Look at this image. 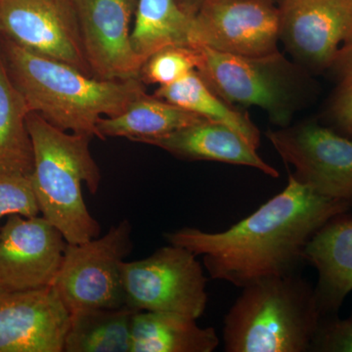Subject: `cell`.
I'll return each instance as SVG.
<instances>
[{
  "label": "cell",
  "mask_w": 352,
  "mask_h": 352,
  "mask_svg": "<svg viewBox=\"0 0 352 352\" xmlns=\"http://www.w3.org/2000/svg\"><path fill=\"white\" fill-rule=\"evenodd\" d=\"M351 206L315 193L289 175L283 191L221 232L198 228L164 234L168 244L196 256L214 280L245 288L263 278L296 273L307 243L319 229Z\"/></svg>",
  "instance_id": "obj_1"
},
{
  "label": "cell",
  "mask_w": 352,
  "mask_h": 352,
  "mask_svg": "<svg viewBox=\"0 0 352 352\" xmlns=\"http://www.w3.org/2000/svg\"><path fill=\"white\" fill-rule=\"evenodd\" d=\"M7 72L32 112L64 131L98 138L102 116L116 117L146 94L140 78L101 80L41 56L0 34Z\"/></svg>",
  "instance_id": "obj_2"
},
{
  "label": "cell",
  "mask_w": 352,
  "mask_h": 352,
  "mask_svg": "<svg viewBox=\"0 0 352 352\" xmlns=\"http://www.w3.org/2000/svg\"><path fill=\"white\" fill-rule=\"evenodd\" d=\"M27 124L34 155L30 180L41 214L69 244L98 238L100 224L88 212L82 193L83 182L91 194L100 186V168L89 150L94 138L61 131L36 112L28 115Z\"/></svg>",
  "instance_id": "obj_3"
},
{
  "label": "cell",
  "mask_w": 352,
  "mask_h": 352,
  "mask_svg": "<svg viewBox=\"0 0 352 352\" xmlns=\"http://www.w3.org/2000/svg\"><path fill=\"white\" fill-rule=\"evenodd\" d=\"M323 315L315 289L298 273L243 288L224 319L227 352H307Z\"/></svg>",
  "instance_id": "obj_4"
},
{
  "label": "cell",
  "mask_w": 352,
  "mask_h": 352,
  "mask_svg": "<svg viewBox=\"0 0 352 352\" xmlns=\"http://www.w3.org/2000/svg\"><path fill=\"white\" fill-rule=\"evenodd\" d=\"M126 305L200 318L208 303L207 279L196 254L182 245L160 248L144 259L122 264Z\"/></svg>",
  "instance_id": "obj_5"
},
{
  "label": "cell",
  "mask_w": 352,
  "mask_h": 352,
  "mask_svg": "<svg viewBox=\"0 0 352 352\" xmlns=\"http://www.w3.org/2000/svg\"><path fill=\"white\" fill-rule=\"evenodd\" d=\"M127 219L102 237L67 244L61 267L52 287L72 312L126 305L122 264L133 249Z\"/></svg>",
  "instance_id": "obj_6"
},
{
  "label": "cell",
  "mask_w": 352,
  "mask_h": 352,
  "mask_svg": "<svg viewBox=\"0 0 352 352\" xmlns=\"http://www.w3.org/2000/svg\"><path fill=\"white\" fill-rule=\"evenodd\" d=\"M196 71L208 87L227 103L256 106L285 126L291 118L293 78L279 52L248 57L197 46Z\"/></svg>",
  "instance_id": "obj_7"
},
{
  "label": "cell",
  "mask_w": 352,
  "mask_h": 352,
  "mask_svg": "<svg viewBox=\"0 0 352 352\" xmlns=\"http://www.w3.org/2000/svg\"><path fill=\"white\" fill-rule=\"evenodd\" d=\"M293 176L315 193L349 203L352 208V139L317 122L266 133Z\"/></svg>",
  "instance_id": "obj_8"
},
{
  "label": "cell",
  "mask_w": 352,
  "mask_h": 352,
  "mask_svg": "<svg viewBox=\"0 0 352 352\" xmlns=\"http://www.w3.org/2000/svg\"><path fill=\"white\" fill-rule=\"evenodd\" d=\"M0 34L25 50L94 76L76 0H0Z\"/></svg>",
  "instance_id": "obj_9"
},
{
  "label": "cell",
  "mask_w": 352,
  "mask_h": 352,
  "mask_svg": "<svg viewBox=\"0 0 352 352\" xmlns=\"http://www.w3.org/2000/svg\"><path fill=\"white\" fill-rule=\"evenodd\" d=\"M275 0H206L195 13L198 46L248 57L278 53Z\"/></svg>",
  "instance_id": "obj_10"
},
{
  "label": "cell",
  "mask_w": 352,
  "mask_h": 352,
  "mask_svg": "<svg viewBox=\"0 0 352 352\" xmlns=\"http://www.w3.org/2000/svg\"><path fill=\"white\" fill-rule=\"evenodd\" d=\"M63 234L43 215L11 214L0 227V288L51 287L63 261Z\"/></svg>",
  "instance_id": "obj_11"
},
{
  "label": "cell",
  "mask_w": 352,
  "mask_h": 352,
  "mask_svg": "<svg viewBox=\"0 0 352 352\" xmlns=\"http://www.w3.org/2000/svg\"><path fill=\"white\" fill-rule=\"evenodd\" d=\"M280 38L308 69H330L352 44V0H277Z\"/></svg>",
  "instance_id": "obj_12"
},
{
  "label": "cell",
  "mask_w": 352,
  "mask_h": 352,
  "mask_svg": "<svg viewBox=\"0 0 352 352\" xmlns=\"http://www.w3.org/2000/svg\"><path fill=\"white\" fill-rule=\"evenodd\" d=\"M85 56L101 80L140 78L144 62L134 52L131 23L138 0H76Z\"/></svg>",
  "instance_id": "obj_13"
},
{
  "label": "cell",
  "mask_w": 352,
  "mask_h": 352,
  "mask_svg": "<svg viewBox=\"0 0 352 352\" xmlns=\"http://www.w3.org/2000/svg\"><path fill=\"white\" fill-rule=\"evenodd\" d=\"M69 317L52 286L0 288V352H64Z\"/></svg>",
  "instance_id": "obj_14"
},
{
  "label": "cell",
  "mask_w": 352,
  "mask_h": 352,
  "mask_svg": "<svg viewBox=\"0 0 352 352\" xmlns=\"http://www.w3.org/2000/svg\"><path fill=\"white\" fill-rule=\"evenodd\" d=\"M303 258L318 271L315 289L323 316L337 314L352 291V217L336 215L307 243Z\"/></svg>",
  "instance_id": "obj_15"
},
{
  "label": "cell",
  "mask_w": 352,
  "mask_h": 352,
  "mask_svg": "<svg viewBox=\"0 0 352 352\" xmlns=\"http://www.w3.org/2000/svg\"><path fill=\"white\" fill-rule=\"evenodd\" d=\"M145 144L156 146L189 161H210L252 166L276 178V168L264 162L245 139L220 122L203 120Z\"/></svg>",
  "instance_id": "obj_16"
},
{
  "label": "cell",
  "mask_w": 352,
  "mask_h": 352,
  "mask_svg": "<svg viewBox=\"0 0 352 352\" xmlns=\"http://www.w3.org/2000/svg\"><path fill=\"white\" fill-rule=\"evenodd\" d=\"M131 43L143 62L157 51L173 46L195 48V14L185 10L177 0H138Z\"/></svg>",
  "instance_id": "obj_17"
},
{
  "label": "cell",
  "mask_w": 352,
  "mask_h": 352,
  "mask_svg": "<svg viewBox=\"0 0 352 352\" xmlns=\"http://www.w3.org/2000/svg\"><path fill=\"white\" fill-rule=\"evenodd\" d=\"M219 344L214 328L186 315L138 311L132 322L131 352H212Z\"/></svg>",
  "instance_id": "obj_18"
},
{
  "label": "cell",
  "mask_w": 352,
  "mask_h": 352,
  "mask_svg": "<svg viewBox=\"0 0 352 352\" xmlns=\"http://www.w3.org/2000/svg\"><path fill=\"white\" fill-rule=\"evenodd\" d=\"M203 120L206 119L198 113L144 94L124 113L102 118L97 127L103 140L106 138H124L146 143Z\"/></svg>",
  "instance_id": "obj_19"
},
{
  "label": "cell",
  "mask_w": 352,
  "mask_h": 352,
  "mask_svg": "<svg viewBox=\"0 0 352 352\" xmlns=\"http://www.w3.org/2000/svg\"><path fill=\"white\" fill-rule=\"evenodd\" d=\"M27 101L7 72L0 51V173L30 178L34 171V145L27 117Z\"/></svg>",
  "instance_id": "obj_20"
},
{
  "label": "cell",
  "mask_w": 352,
  "mask_h": 352,
  "mask_svg": "<svg viewBox=\"0 0 352 352\" xmlns=\"http://www.w3.org/2000/svg\"><path fill=\"white\" fill-rule=\"evenodd\" d=\"M138 311L124 305L72 312L65 352H131L132 322Z\"/></svg>",
  "instance_id": "obj_21"
},
{
  "label": "cell",
  "mask_w": 352,
  "mask_h": 352,
  "mask_svg": "<svg viewBox=\"0 0 352 352\" xmlns=\"http://www.w3.org/2000/svg\"><path fill=\"white\" fill-rule=\"evenodd\" d=\"M155 96L189 112L198 113L204 119L226 124L258 150L261 142L258 127L247 115L238 112L215 94L196 69L175 82L161 85L155 92Z\"/></svg>",
  "instance_id": "obj_22"
},
{
  "label": "cell",
  "mask_w": 352,
  "mask_h": 352,
  "mask_svg": "<svg viewBox=\"0 0 352 352\" xmlns=\"http://www.w3.org/2000/svg\"><path fill=\"white\" fill-rule=\"evenodd\" d=\"M196 48L173 46L153 54L141 69L140 80L151 85H166L197 68Z\"/></svg>",
  "instance_id": "obj_23"
},
{
  "label": "cell",
  "mask_w": 352,
  "mask_h": 352,
  "mask_svg": "<svg viewBox=\"0 0 352 352\" xmlns=\"http://www.w3.org/2000/svg\"><path fill=\"white\" fill-rule=\"evenodd\" d=\"M11 214H41L30 178L0 173V219Z\"/></svg>",
  "instance_id": "obj_24"
},
{
  "label": "cell",
  "mask_w": 352,
  "mask_h": 352,
  "mask_svg": "<svg viewBox=\"0 0 352 352\" xmlns=\"http://www.w3.org/2000/svg\"><path fill=\"white\" fill-rule=\"evenodd\" d=\"M310 351L352 352V318L333 315L322 317L314 333Z\"/></svg>",
  "instance_id": "obj_25"
},
{
  "label": "cell",
  "mask_w": 352,
  "mask_h": 352,
  "mask_svg": "<svg viewBox=\"0 0 352 352\" xmlns=\"http://www.w3.org/2000/svg\"><path fill=\"white\" fill-rule=\"evenodd\" d=\"M330 112L333 124L346 138L352 139V76L340 82L331 104Z\"/></svg>",
  "instance_id": "obj_26"
},
{
  "label": "cell",
  "mask_w": 352,
  "mask_h": 352,
  "mask_svg": "<svg viewBox=\"0 0 352 352\" xmlns=\"http://www.w3.org/2000/svg\"><path fill=\"white\" fill-rule=\"evenodd\" d=\"M330 69L340 80L352 76V44L340 50Z\"/></svg>",
  "instance_id": "obj_27"
},
{
  "label": "cell",
  "mask_w": 352,
  "mask_h": 352,
  "mask_svg": "<svg viewBox=\"0 0 352 352\" xmlns=\"http://www.w3.org/2000/svg\"><path fill=\"white\" fill-rule=\"evenodd\" d=\"M179 2L180 6L192 14H195L196 11L198 10L199 7L206 1V0H177ZM277 1V0H275Z\"/></svg>",
  "instance_id": "obj_28"
},
{
  "label": "cell",
  "mask_w": 352,
  "mask_h": 352,
  "mask_svg": "<svg viewBox=\"0 0 352 352\" xmlns=\"http://www.w3.org/2000/svg\"><path fill=\"white\" fill-rule=\"evenodd\" d=\"M1 27H0V34H1Z\"/></svg>",
  "instance_id": "obj_29"
},
{
  "label": "cell",
  "mask_w": 352,
  "mask_h": 352,
  "mask_svg": "<svg viewBox=\"0 0 352 352\" xmlns=\"http://www.w3.org/2000/svg\"><path fill=\"white\" fill-rule=\"evenodd\" d=\"M351 318H352V314H351Z\"/></svg>",
  "instance_id": "obj_30"
}]
</instances>
